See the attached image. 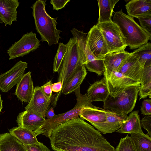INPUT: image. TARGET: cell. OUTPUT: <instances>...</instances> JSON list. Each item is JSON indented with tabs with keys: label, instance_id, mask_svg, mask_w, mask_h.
Returning a JSON list of instances; mask_svg holds the SVG:
<instances>
[{
	"label": "cell",
	"instance_id": "1",
	"mask_svg": "<svg viewBox=\"0 0 151 151\" xmlns=\"http://www.w3.org/2000/svg\"><path fill=\"white\" fill-rule=\"evenodd\" d=\"M48 137L54 151H115L93 127L80 118L68 121L51 132Z\"/></svg>",
	"mask_w": 151,
	"mask_h": 151
},
{
	"label": "cell",
	"instance_id": "2",
	"mask_svg": "<svg viewBox=\"0 0 151 151\" xmlns=\"http://www.w3.org/2000/svg\"><path fill=\"white\" fill-rule=\"evenodd\" d=\"M46 0H37L31 8L36 29L40 35L41 41L47 42L51 46L58 43L59 39L61 38L60 35L62 31L56 28L57 17L52 18L46 12Z\"/></svg>",
	"mask_w": 151,
	"mask_h": 151
},
{
	"label": "cell",
	"instance_id": "3",
	"mask_svg": "<svg viewBox=\"0 0 151 151\" xmlns=\"http://www.w3.org/2000/svg\"><path fill=\"white\" fill-rule=\"evenodd\" d=\"M113 22L118 27L127 46L131 50L137 49L151 39V36L134 18L123 13L122 9L115 13Z\"/></svg>",
	"mask_w": 151,
	"mask_h": 151
},
{
	"label": "cell",
	"instance_id": "4",
	"mask_svg": "<svg viewBox=\"0 0 151 151\" xmlns=\"http://www.w3.org/2000/svg\"><path fill=\"white\" fill-rule=\"evenodd\" d=\"M66 44V51L58 72V81L62 82V88L73 74L78 65H85L86 62L85 55L75 38H70Z\"/></svg>",
	"mask_w": 151,
	"mask_h": 151
},
{
	"label": "cell",
	"instance_id": "5",
	"mask_svg": "<svg viewBox=\"0 0 151 151\" xmlns=\"http://www.w3.org/2000/svg\"><path fill=\"white\" fill-rule=\"evenodd\" d=\"M79 87L74 92L76 97L77 102L75 106L71 109L64 113L55 115L51 119H46L45 124L42 127L41 134L48 137L51 132L54 128L63 123L74 119L79 117L81 111L87 107L95 108L88 100L86 93L81 94Z\"/></svg>",
	"mask_w": 151,
	"mask_h": 151
},
{
	"label": "cell",
	"instance_id": "6",
	"mask_svg": "<svg viewBox=\"0 0 151 151\" xmlns=\"http://www.w3.org/2000/svg\"><path fill=\"white\" fill-rule=\"evenodd\" d=\"M139 90L137 87H130L117 96L109 95L104 102V109L127 114L132 112L137 101Z\"/></svg>",
	"mask_w": 151,
	"mask_h": 151
},
{
	"label": "cell",
	"instance_id": "7",
	"mask_svg": "<svg viewBox=\"0 0 151 151\" xmlns=\"http://www.w3.org/2000/svg\"><path fill=\"white\" fill-rule=\"evenodd\" d=\"M107 44L108 54L124 50L127 45L117 25L113 21L96 25Z\"/></svg>",
	"mask_w": 151,
	"mask_h": 151
},
{
	"label": "cell",
	"instance_id": "8",
	"mask_svg": "<svg viewBox=\"0 0 151 151\" xmlns=\"http://www.w3.org/2000/svg\"><path fill=\"white\" fill-rule=\"evenodd\" d=\"M36 35L31 31L23 35L19 41L15 42L7 51L9 60L23 57L37 49L40 43Z\"/></svg>",
	"mask_w": 151,
	"mask_h": 151
},
{
	"label": "cell",
	"instance_id": "9",
	"mask_svg": "<svg viewBox=\"0 0 151 151\" xmlns=\"http://www.w3.org/2000/svg\"><path fill=\"white\" fill-rule=\"evenodd\" d=\"M105 79L109 96L113 98L117 96L129 87L138 88L140 86V82L116 71L112 72Z\"/></svg>",
	"mask_w": 151,
	"mask_h": 151
},
{
	"label": "cell",
	"instance_id": "10",
	"mask_svg": "<svg viewBox=\"0 0 151 151\" xmlns=\"http://www.w3.org/2000/svg\"><path fill=\"white\" fill-rule=\"evenodd\" d=\"M86 45L90 50L96 57L103 59L108 54L107 46L101 31L96 25L90 29L86 36Z\"/></svg>",
	"mask_w": 151,
	"mask_h": 151
},
{
	"label": "cell",
	"instance_id": "11",
	"mask_svg": "<svg viewBox=\"0 0 151 151\" xmlns=\"http://www.w3.org/2000/svg\"><path fill=\"white\" fill-rule=\"evenodd\" d=\"M28 64L22 61L17 63L9 70L0 75V89L7 92L20 81Z\"/></svg>",
	"mask_w": 151,
	"mask_h": 151
},
{
	"label": "cell",
	"instance_id": "12",
	"mask_svg": "<svg viewBox=\"0 0 151 151\" xmlns=\"http://www.w3.org/2000/svg\"><path fill=\"white\" fill-rule=\"evenodd\" d=\"M45 121L42 116L26 110L19 113L17 120L18 127L29 130L36 136L41 134L40 130Z\"/></svg>",
	"mask_w": 151,
	"mask_h": 151
},
{
	"label": "cell",
	"instance_id": "13",
	"mask_svg": "<svg viewBox=\"0 0 151 151\" xmlns=\"http://www.w3.org/2000/svg\"><path fill=\"white\" fill-rule=\"evenodd\" d=\"M51 101V99H48L43 94L40 86H36L30 101L25 108V110L45 118Z\"/></svg>",
	"mask_w": 151,
	"mask_h": 151
},
{
	"label": "cell",
	"instance_id": "14",
	"mask_svg": "<svg viewBox=\"0 0 151 151\" xmlns=\"http://www.w3.org/2000/svg\"><path fill=\"white\" fill-rule=\"evenodd\" d=\"M144 68L137 57L131 52L123 61L116 72L139 82Z\"/></svg>",
	"mask_w": 151,
	"mask_h": 151
},
{
	"label": "cell",
	"instance_id": "15",
	"mask_svg": "<svg viewBox=\"0 0 151 151\" xmlns=\"http://www.w3.org/2000/svg\"><path fill=\"white\" fill-rule=\"evenodd\" d=\"M107 118L104 123L94 126L103 134L111 133L119 129L127 119V114L107 110Z\"/></svg>",
	"mask_w": 151,
	"mask_h": 151
},
{
	"label": "cell",
	"instance_id": "16",
	"mask_svg": "<svg viewBox=\"0 0 151 151\" xmlns=\"http://www.w3.org/2000/svg\"><path fill=\"white\" fill-rule=\"evenodd\" d=\"M35 87L31 76V72L24 74L17 84L14 95L22 102L29 103L33 95Z\"/></svg>",
	"mask_w": 151,
	"mask_h": 151
},
{
	"label": "cell",
	"instance_id": "17",
	"mask_svg": "<svg viewBox=\"0 0 151 151\" xmlns=\"http://www.w3.org/2000/svg\"><path fill=\"white\" fill-rule=\"evenodd\" d=\"M19 3L17 0H0V22L5 26L11 25L17 21V8Z\"/></svg>",
	"mask_w": 151,
	"mask_h": 151
},
{
	"label": "cell",
	"instance_id": "18",
	"mask_svg": "<svg viewBox=\"0 0 151 151\" xmlns=\"http://www.w3.org/2000/svg\"><path fill=\"white\" fill-rule=\"evenodd\" d=\"M127 15L132 17L151 16V0H132L125 5Z\"/></svg>",
	"mask_w": 151,
	"mask_h": 151
},
{
	"label": "cell",
	"instance_id": "19",
	"mask_svg": "<svg viewBox=\"0 0 151 151\" xmlns=\"http://www.w3.org/2000/svg\"><path fill=\"white\" fill-rule=\"evenodd\" d=\"M130 53L124 50L105 55L103 59L105 68L103 74L105 78L112 72L116 71L123 61Z\"/></svg>",
	"mask_w": 151,
	"mask_h": 151
},
{
	"label": "cell",
	"instance_id": "20",
	"mask_svg": "<svg viewBox=\"0 0 151 151\" xmlns=\"http://www.w3.org/2000/svg\"><path fill=\"white\" fill-rule=\"evenodd\" d=\"M86 94L88 100L91 103L98 101L104 102L109 95L105 78L90 85Z\"/></svg>",
	"mask_w": 151,
	"mask_h": 151
},
{
	"label": "cell",
	"instance_id": "21",
	"mask_svg": "<svg viewBox=\"0 0 151 151\" xmlns=\"http://www.w3.org/2000/svg\"><path fill=\"white\" fill-rule=\"evenodd\" d=\"M107 110L96 107H86L82 109L80 118L89 122L93 126L104 122L107 118Z\"/></svg>",
	"mask_w": 151,
	"mask_h": 151
},
{
	"label": "cell",
	"instance_id": "22",
	"mask_svg": "<svg viewBox=\"0 0 151 151\" xmlns=\"http://www.w3.org/2000/svg\"><path fill=\"white\" fill-rule=\"evenodd\" d=\"M87 73L85 65H78L73 74L62 88V93L67 95L80 87Z\"/></svg>",
	"mask_w": 151,
	"mask_h": 151
},
{
	"label": "cell",
	"instance_id": "23",
	"mask_svg": "<svg viewBox=\"0 0 151 151\" xmlns=\"http://www.w3.org/2000/svg\"><path fill=\"white\" fill-rule=\"evenodd\" d=\"M116 132L118 133L130 134L143 133L138 111H135L131 112L120 128Z\"/></svg>",
	"mask_w": 151,
	"mask_h": 151
},
{
	"label": "cell",
	"instance_id": "24",
	"mask_svg": "<svg viewBox=\"0 0 151 151\" xmlns=\"http://www.w3.org/2000/svg\"><path fill=\"white\" fill-rule=\"evenodd\" d=\"M0 151H27L24 146L9 132L0 134Z\"/></svg>",
	"mask_w": 151,
	"mask_h": 151
},
{
	"label": "cell",
	"instance_id": "25",
	"mask_svg": "<svg viewBox=\"0 0 151 151\" xmlns=\"http://www.w3.org/2000/svg\"><path fill=\"white\" fill-rule=\"evenodd\" d=\"M119 0H97L99 17L97 23H105L112 21L111 17L114 7Z\"/></svg>",
	"mask_w": 151,
	"mask_h": 151
},
{
	"label": "cell",
	"instance_id": "26",
	"mask_svg": "<svg viewBox=\"0 0 151 151\" xmlns=\"http://www.w3.org/2000/svg\"><path fill=\"white\" fill-rule=\"evenodd\" d=\"M139 100L148 96L151 98V64L144 66L140 80Z\"/></svg>",
	"mask_w": 151,
	"mask_h": 151
},
{
	"label": "cell",
	"instance_id": "27",
	"mask_svg": "<svg viewBox=\"0 0 151 151\" xmlns=\"http://www.w3.org/2000/svg\"><path fill=\"white\" fill-rule=\"evenodd\" d=\"M9 132L24 146L39 143L37 136L29 130L15 127L9 129Z\"/></svg>",
	"mask_w": 151,
	"mask_h": 151
},
{
	"label": "cell",
	"instance_id": "28",
	"mask_svg": "<svg viewBox=\"0 0 151 151\" xmlns=\"http://www.w3.org/2000/svg\"><path fill=\"white\" fill-rule=\"evenodd\" d=\"M73 37L77 40L80 48L84 52L86 59L85 64L93 62L97 59L93 55L86 45V34L75 28L70 30Z\"/></svg>",
	"mask_w": 151,
	"mask_h": 151
},
{
	"label": "cell",
	"instance_id": "29",
	"mask_svg": "<svg viewBox=\"0 0 151 151\" xmlns=\"http://www.w3.org/2000/svg\"><path fill=\"white\" fill-rule=\"evenodd\" d=\"M130 134L137 151H151V137L144 133Z\"/></svg>",
	"mask_w": 151,
	"mask_h": 151
},
{
	"label": "cell",
	"instance_id": "30",
	"mask_svg": "<svg viewBox=\"0 0 151 151\" xmlns=\"http://www.w3.org/2000/svg\"><path fill=\"white\" fill-rule=\"evenodd\" d=\"M132 53L137 57L139 62L143 67L151 64V44L150 42L141 45Z\"/></svg>",
	"mask_w": 151,
	"mask_h": 151
},
{
	"label": "cell",
	"instance_id": "31",
	"mask_svg": "<svg viewBox=\"0 0 151 151\" xmlns=\"http://www.w3.org/2000/svg\"><path fill=\"white\" fill-rule=\"evenodd\" d=\"M58 43V46L54 59L53 73L58 72L66 51V44L62 42Z\"/></svg>",
	"mask_w": 151,
	"mask_h": 151
},
{
	"label": "cell",
	"instance_id": "32",
	"mask_svg": "<svg viewBox=\"0 0 151 151\" xmlns=\"http://www.w3.org/2000/svg\"><path fill=\"white\" fill-rule=\"evenodd\" d=\"M115 151H137L135 146L130 137L127 135L121 138Z\"/></svg>",
	"mask_w": 151,
	"mask_h": 151
},
{
	"label": "cell",
	"instance_id": "33",
	"mask_svg": "<svg viewBox=\"0 0 151 151\" xmlns=\"http://www.w3.org/2000/svg\"><path fill=\"white\" fill-rule=\"evenodd\" d=\"M137 19L141 27L151 36V16L142 17Z\"/></svg>",
	"mask_w": 151,
	"mask_h": 151
},
{
	"label": "cell",
	"instance_id": "34",
	"mask_svg": "<svg viewBox=\"0 0 151 151\" xmlns=\"http://www.w3.org/2000/svg\"><path fill=\"white\" fill-rule=\"evenodd\" d=\"M27 151H51L42 143H39L24 146Z\"/></svg>",
	"mask_w": 151,
	"mask_h": 151
},
{
	"label": "cell",
	"instance_id": "35",
	"mask_svg": "<svg viewBox=\"0 0 151 151\" xmlns=\"http://www.w3.org/2000/svg\"><path fill=\"white\" fill-rule=\"evenodd\" d=\"M142 114L145 116H151V99H144L141 106Z\"/></svg>",
	"mask_w": 151,
	"mask_h": 151
},
{
	"label": "cell",
	"instance_id": "36",
	"mask_svg": "<svg viewBox=\"0 0 151 151\" xmlns=\"http://www.w3.org/2000/svg\"><path fill=\"white\" fill-rule=\"evenodd\" d=\"M141 126L146 130L151 137V116H145L140 121Z\"/></svg>",
	"mask_w": 151,
	"mask_h": 151
},
{
	"label": "cell",
	"instance_id": "37",
	"mask_svg": "<svg viewBox=\"0 0 151 151\" xmlns=\"http://www.w3.org/2000/svg\"><path fill=\"white\" fill-rule=\"evenodd\" d=\"M51 81H50L40 86L42 91L45 96L48 99H51L52 95Z\"/></svg>",
	"mask_w": 151,
	"mask_h": 151
},
{
	"label": "cell",
	"instance_id": "38",
	"mask_svg": "<svg viewBox=\"0 0 151 151\" xmlns=\"http://www.w3.org/2000/svg\"><path fill=\"white\" fill-rule=\"evenodd\" d=\"M70 0H51L50 4L53 6L54 10L58 11L63 8Z\"/></svg>",
	"mask_w": 151,
	"mask_h": 151
},
{
	"label": "cell",
	"instance_id": "39",
	"mask_svg": "<svg viewBox=\"0 0 151 151\" xmlns=\"http://www.w3.org/2000/svg\"><path fill=\"white\" fill-rule=\"evenodd\" d=\"M63 84L61 82H58L52 83L51 85L52 91L55 92H58L61 91Z\"/></svg>",
	"mask_w": 151,
	"mask_h": 151
},
{
	"label": "cell",
	"instance_id": "40",
	"mask_svg": "<svg viewBox=\"0 0 151 151\" xmlns=\"http://www.w3.org/2000/svg\"><path fill=\"white\" fill-rule=\"evenodd\" d=\"M55 115L53 108L51 107L47 111L45 116L46 117L47 119H50L52 118Z\"/></svg>",
	"mask_w": 151,
	"mask_h": 151
},
{
	"label": "cell",
	"instance_id": "41",
	"mask_svg": "<svg viewBox=\"0 0 151 151\" xmlns=\"http://www.w3.org/2000/svg\"><path fill=\"white\" fill-rule=\"evenodd\" d=\"M2 102L3 100L1 99V95L0 94V114L3 108Z\"/></svg>",
	"mask_w": 151,
	"mask_h": 151
}]
</instances>
